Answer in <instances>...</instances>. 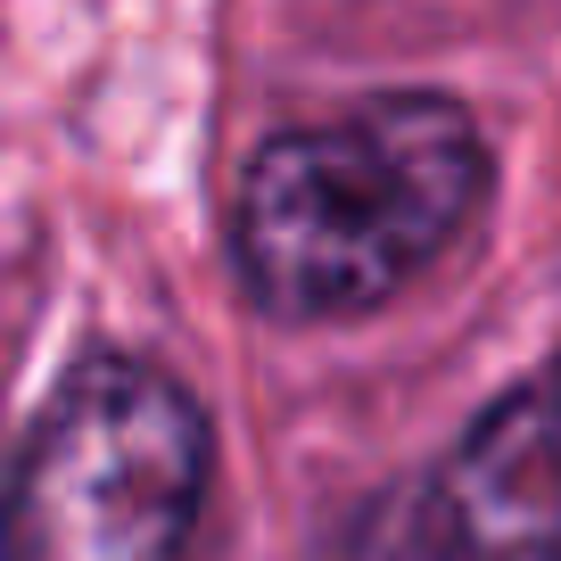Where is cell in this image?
<instances>
[{"label":"cell","instance_id":"7a4b0ae2","mask_svg":"<svg viewBox=\"0 0 561 561\" xmlns=\"http://www.w3.org/2000/svg\"><path fill=\"white\" fill-rule=\"evenodd\" d=\"M215 479L207 404L149 355H91L25 438L9 561H182Z\"/></svg>","mask_w":561,"mask_h":561},{"label":"cell","instance_id":"3957f363","mask_svg":"<svg viewBox=\"0 0 561 561\" xmlns=\"http://www.w3.org/2000/svg\"><path fill=\"white\" fill-rule=\"evenodd\" d=\"M413 537L430 561H561V355L455 438Z\"/></svg>","mask_w":561,"mask_h":561},{"label":"cell","instance_id":"6da1fadb","mask_svg":"<svg viewBox=\"0 0 561 561\" xmlns=\"http://www.w3.org/2000/svg\"><path fill=\"white\" fill-rule=\"evenodd\" d=\"M488 207V140L438 91L355 100L289 124L248 158L231 198L240 289L280 322L371 314L421 280Z\"/></svg>","mask_w":561,"mask_h":561}]
</instances>
